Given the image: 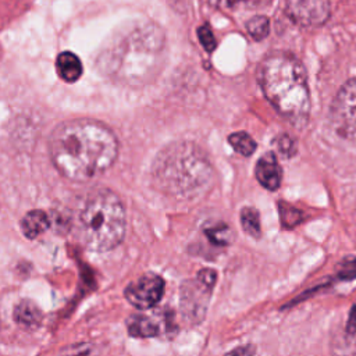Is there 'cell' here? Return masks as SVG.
Returning <instances> with one entry per match:
<instances>
[{
    "label": "cell",
    "mask_w": 356,
    "mask_h": 356,
    "mask_svg": "<svg viewBox=\"0 0 356 356\" xmlns=\"http://www.w3.org/2000/svg\"><path fill=\"white\" fill-rule=\"evenodd\" d=\"M214 283L216 273L213 270H202L198 275L196 280L187 284L186 290L183 291V309L195 320H199L196 315H199L202 320L207 307V299L210 296Z\"/></svg>",
    "instance_id": "ba28073f"
},
{
    "label": "cell",
    "mask_w": 356,
    "mask_h": 356,
    "mask_svg": "<svg viewBox=\"0 0 356 356\" xmlns=\"http://www.w3.org/2000/svg\"><path fill=\"white\" fill-rule=\"evenodd\" d=\"M241 222L242 229L246 234H249L253 238H259L262 234L260 229V217L259 212L253 207H245L241 212Z\"/></svg>",
    "instance_id": "9a60e30c"
},
{
    "label": "cell",
    "mask_w": 356,
    "mask_h": 356,
    "mask_svg": "<svg viewBox=\"0 0 356 356\" xmlns=\"http://www.w3.org/2000/svg\"><path fill=\"white\" fill-rule=\"evenodd\" d=\"M206 236L213 244H217V245H229L231 242V238H233L230 229L225 225L207 229Z\"/></svg>",
    "instance_id": "e0dca14e"
},
{
    "label": "cell",
    "mask_w": 356,
    "mask_h": 356,
    "mask_svg": "<svg viewBox=\"0 0 356 356\" xmlns=\"http://www.w3.org/2000/svg\"><path fill=\"white\" fill-rule=\"evenodd\" d=\"M156 188L175 201H196L213 184V168L205 152L191 142H174L153 162Z\"/></svg>",
    "instance_id": "7a4b0ae2"
},
{
    "label": "cell",
    "mask_w": 356,
    "mask_h": 356,
    "mask_svg": "<svg viewBox=\"0 0 356 356\" xmlns=\"http://www.w3.org/2000/svg\"><path fill=\"white\" fill-rule=\"evenodd\" d=\"M263 94L275 109L294 125L301 127L309 118L310 94L303 64L292 55L267 56L259 67Z\"/></svg>",
    "instance_id": "3957f363"
},
{
    "label": "cell",
    "mask_w": 356,
    "mask_h": 356,
    "mask_svg": "<svg viewBox=\"0 0 356 356\" xmlns=\"http://www.w3.org/2000/svg\"><path fill=\"white\" fill-rule=\"evenodd\" d=\"M285 13L298 25L322 27L331 16L330 0H285Z\"/></svg>",
    "instance_id": "8992f818"
},
{
    "label": "cell",
    "mask_w": 356,
    "mask_h": 356,
    "mask_svg": "<svg viewBox=\"0 0 356 356\" xmlns=\"http://www.w3.org/2000/svg\"><path fill=\"white\" fill-rule=\"evenodd\" d=\"M124 294L127 301L137 309H151L159 303L164 294V280L155 273H147L132 281Z\"/></svg>",
    "instance_id": "52a82bcc"
},
{
    "label": "cell",
    "mask_w": 356,
    "mask_h": 356,
    "mask_svg": "<svg viewBox=\"0 0 356 356\" xmlns=\"http://www.w3.org/2000/svg\"><path fill=\"white\" fill-rule=\"evenodd\" d=\"M230 145L242 156H251L256 151V142L246 132H234L229 137Z\"/></svg>",
    "instance_id": "5bb4252c"
},
{
    "label": "cell",
    "mask_w": 356,
    "mask_h": 356,
    "mask_svg": "<svg viewBox=\"0 0 356 356\" xmlns=\"http://www.w3.org/2000/svg\"><path fill=\"white\" fill-rule=\"evenodd\" d=\"M280 209H281L283 222H284L285 227H292V226L298 225L299 217H301L299 210H295L291 206H287V210H284V207H281V206H280Z\"/></svg>",
    "instance_id": "44dd1931"
},
{
    "label": "cell",
    "mask_w": 356,
    "mask_h": 356,
    "mask_svg": "<svg viewBox=\"0 0 356 356\" xmlns=\"http://www.w3.org/2000/svg\"><path fill=\"white\" fill-rule=\"evenodd\" d=\"M255 175L262 187L269 191H276L281 186L283 170L273 152L264 153L256 163Z\"/></svg>",
    "instance_id": "9c48e42d"
},
{
    "label": "cell",
    "mask_w": 356,
    "mask_h": 356,
    "mask_svg": "<svg viewBox=\"0 0 356 356\" xmlns=\"http://www.w3.org/2000/svg\"><path fill=\"white\" fill-rule=\"evenodd\" d=\"M14 320L23 329L34 330L42 322L40 309L31 301H21L14 307Z\"/></svg>",
    "instance_id": "7c38bea8"
},
{
    "label": "cell",
    "mask_w": 356,
    "mask_h": 356,
    "mask_svg": "<svg viewBox=\"0 0 356 356\" xmlns=\"http://www.w3.org/2000/svg\"><path fill=\"white\" fill-rule=\"evenodd\" d=\"M198 36H199V40L202 43V47L207 51V52H213L217 47V42H216V38L210 29V27L207 24L202 25L199 29H198Z\"/></svg>",
    "instance_id": "ffe728a7"
},
{
    "label": "cell",
    "mask_w": 356,
    "mask_h": 356,
    "mask_svg": "<svg viewBox=\"0 0 356 356\" xmlns=\"http://www.w3.org/2000/svg\"><path fill=\"white\" fill-rule=\"evenodd\" d=\"M51 226V217L43 210H32L27 213L21 221V230L28 240L39 237Z\"/></svg>",
    "instance_id": "30bf717a"
},
{
    "label": "cell",
    "mask_w": 356,
    "mask_h": 356,
    "mask_svg": "<svg viewBox=\"0 0 356 356\" xmlns=\"http://www.w3.org/2000/svg\"><path fill=\"white\" fill-rule=\"evenodd\" d=\"M246 31L255 40H263L270 32V21L264 16L252 17L246 23Z\"/></svg>",
    "instance_id": "2e32d148"
},
{
    "label": "cell",
    "mask_w": 356,
    "mask_h": 356,
    "mask_svg": "<svg viewBox=\"0 0 356 356\" xmlns=\"http://www.w3.org/2000/svg\"><path fill=\"white\" fill-rule=\"evenodd\" d=\"M276 149L279 151L280 155H283V157H292L295 156L296 151H298V147H296V142L290 137V136H280L277 137L275 141H273Z\"/></svg>",
    "instance_id": "d6986e66"
},
{
    "label": "cell",
    "mask_w": 356,
    "mask_h": 356,
    "mask_svg": "<svg viewBox=\"0 0 356 356\" xmlns=\"http://www.w3.org/2000/svg\"><path fill=\"white\" fill-rule=\"evenodd\" d=\"M125 222V209L117 194L97 188L86 195L81 209L79 237L91 251H110L123 241Z\"/></svg>",
    "instance_id": "277c9868"
},
{
    "label": "cell",
    "mask_w": 356,
    "mask_h": 356,
    "mask_svg": "<svg viewBox=\"0 0 356 356\" xmlns=\"http://www.w3.org/2000/svg\"><path fill=\"white\" fill-rule=\"evenodd\" d=\"M127 330L132 337L148 338L159 334L157 325L145 315H132L127 320Z\"/></svg>",
    "instance_id": "4fadbf2b"
},
{
    "label": "cell",
    "mask_w": 356,
    "mask_h": 356,
    "mask_svg": "<svg viewBox=\"0 0 356 356\" xmlns=\"http://www.w3.org/2000/svg\"><path fill=\"white\" fill-rule=\"evenodd\" d=\"M49 151L60 174L84 183L113 166L118 155V142L114 132L101 121L77 118L55 128Z\"/></svg>",
    "instance_id": "6da1fadb"
},
{
    "label": "cell",
    "mask_w": 356,
    "mask_h": 356,
    "mask_svg": "<svg viewBox=\"0 0 356 356\" xmlns=\"http://www.w3.org/2000/svg\"><path fill=\"white\" fill-rule=\"evenodd\" d=\"M269 2L270 0H214L213 5H222L227 9H257L266 6Z\"/></svg>",
    "instance_id": "ac0fdd59"
},
{
    "label": "cell",
    "mask_w": 356,
    "mask_h": 356,
    "mask_svg": "<svg viewBox=\"0 0 356 356\" xmlns=\"http://www.w3.org/2000/svg\"><path fill=\"white\" fill-rule=\"evenodd\" d=\"M56 68L59 77L66 82H75L81 78L84 68L77 55L71 52H63L58 56Z\"/></svg>",
    "instance_id": "8fae6325"
},
{
    "label": "cell",
    "mask_w": 356,
    "mask_h": 356,
    "mask_svg": "<svg viewBox=\"0 0 356 356\" xmlns=\"http://www.w3.org/2000/svg\"><path fill=\"white\" fill-rule=\"evenodd\" d=\"M346 333L349 335H356V303L353 305L352 310H351V315L348 319V325H346Z\"/></svg>",
    "instance_id": "7402d4cb"
},
{
    "label": "cell",
    "mask_w": 356,
    "mask_h": 356,
    "mask_svg": "<svg viewBox=\"0 0 356 356\" xmlns=\"http://www.w3.org/2000/svg\"><path fill=\"white\" fill-rule=\"evenodd\" d=\"M330 120L338 136L356 142V78L345 82L330 107Z\"/></svg>",
    "instance_id": "5b68a950"
}]
</instances>
